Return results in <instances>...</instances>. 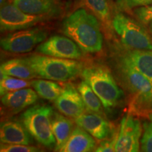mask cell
<instances>
[{
  "instance_id": "obj_1",
  "label": "cell",
  "mask_w": 152,
  "mask_h": 152,
  "mask_svg": "<svg viewBox=\"0 0 152 152\" xmlns=\"http://www.w3.org/2000/svg\"><path fill=\"white\" fill-rule=\"evenodd\" d=\"M63 33L85 53L99 52L103 47V35L98 18L85 9L74 11L64 20Z\"/></svg>"
},
{
  "instance_id": "obj_2",
  "label": "cell",
  "mask_w": 152,
  "mask_h": 152,
  "mask_svg": "<svg viewBox=\"0 0 152 152\" xmlns=\"http://www.w3.org/2000/svg\"><path fill=\"white\" fill-rule=\"evenodd\" d=\"M117 69L125 88L132 96L133 111L152 117V84L149 80L118 58Z\"/></svg>"
},
{
  "instance_id": "obj_3",
  "label": "cell",
  "mask_w": 152,
  "mask_h": 152,
  "mask_svg": "<svg viewBox=\"0 0 152 152\" xmlns=\"http://www.w3.org/2000/svg\"><path fill=\"white\" fill-rule=\"evenodd\" d=\"M38 77L66 82L74 78L83 71V64L73 59L46 55H33L24 58Z\"/></svg>"
},
{
  "instance_id": "obj_4",
  "label": "cell",
  "mask_w": 152,
  "mask_h": 152,
  "mask_svg": "<svg viewBox=\"0 0 152 152\" xmlns=\"http://www.w3.org/2000/svg\"><path fill=\"white\" fill-rule=\"evenodd\" d=\"M54 113L52 106L37 104L26 109L20 117V121L32 137L47 148H53L56 146V139L52 127Z\"/></svg>"
},
{
  "instance_id": "obj_5",
  "label": "cell",
  "mask_w": 152,
  "mask_h": 152,
  "mask_svg": "<svg viewBox=\"0 0 152 152\" xmlns=\"http://www.w3.org/2000/svg\"><path fill=\"white\" fill-rule=\"evenodd\" d=\"M82 76L92 87L106 109L115 107L123 96L109 69L103 66H92L83 68Z\"/></svg>"
},
{
  "instance_id": "obj_6",
  "label": "cell",
  "mask_w": 152,
  "mask_h": 152,
  "mask_svg": "<svg viewBox=\"0 0 152 152\" xmlns=\"http://www.w3.org/2000/svg\"><path fill=\"white\" fill-rule=\"evenodd\" d=\"M112 27L127 49L152 50V35L139 20L118 13L112 18Z\"/></svg>"
},
{
  "instance_id": "obj_7",
  "label": "cell",
  "mask_w": 152,
  "mask_h": 152,
  "mask_svg": "<svg viewBox=\"0 0 152 152\" xmlns=\"http://www.w3.org/2000/svg\"><path fill=\"white\" fill-rule=\"evenodd\" d=\"M47 32L41 28L17 30L1 39L3 50L11 53H27L46 40Z\"/></svg>"
},
{
  "instance_id": "obj_8",
  "label": "cell",
  "mask_w": 152,
  "mask_h": 152,
  "mask_svg": "<svg viewBox=\"0 0 152 152\" xmlns=\"http://www.w3.org/2000/svg\"><path fill=\"white\" fill-rule=\"evenodd\" d=\"M49 18L47 16L26 14L14 4H4L0 11V28L1 32L17 31L33 27Z\"/></svg>"
},
{
  "instance_id": "obj_9",
  "label": "cell",
  "mask_w": 152,
  "mask_h": 152,
  "mask_svg": "<svg viewBox=\"0 0 152 152\" xmlns=\"http://www.w3.org/2000/svg\"><path fill=\"white\" fill-rule=\"evenodd\" d=\"M36 52L46 56L73 60L80 58L83 52L73 39L61 35L48 38L38 45Z\"/></svg>"
},
{
  "instance_id": "obj_10",
  "label": "cell",
  "mask_w": 152,
  "mask_h": 152,
  "mask_svg": "<svg viewBox=\"0 0 152 152\" xmlns=\"http://www.w3.org/2000/svg\"><path fill=\"white\" fill-rule=\"evenodd\" d=\"M142 126L137 118L128 114L121 120L118 140L117 152H137L140 151Z\"/></svg>"
},
{
  "instance_id": "obj_11",
  "label": "cell",
  "mask_w": 152,
  "mask_h": 152,
  "mask_svg": "<svg viewBox=\"0 0 152 152\" xmlns=\"http://www.w3.org/2000/svg\"><path fill=\"white\" fill-rule=\"evenodd\" d=\"M55 106L67 117H78L86 110L85 103L79 91L71 84H66L58 98L54 101Z\"/></svg>"
},
{
  "instance_id": "obj_12",
  "label": "cell",
  "mask_w": 152,
  "mask_h": 152,
  "mask_svg": "<svg viewBox=\"0 0 152 152\" xmlns=\"http://www.w3.org/2000/svg\"><path fill=\"white\" fill-rule=\"evenodd\" d=\"M75 122L77 126L84 129L93 137L99 140H104L107 138L112 130L109 121L99 113L94 112L83 113L75 118Z\"/></svg>"
},
{
  "instance_id": "obj_13",
  "label": "cell",
  "mask_w": 152,
  "mask_h": 152,
  "mask_svg": "<svg viewBox=\"0 0 152 152\" xmlns=\"http://www.w3.org/2000/svg\"><path fill=\"white\" fill-rule=\"evenodd\" d=\"M117 58L141 73L152 84V50L128 49L120 53Z\"/></svg>"
},
{
  "instance_id": "obj_14",
  "label": "cell",
  "mask_w": 152,
  "mask_h": 152,
  "mask_svg": "<svg viewBox=\"0 0 152 152\" xmlns=\"http://www.w3.org/2000/svg\"><path fill=\"white\" fill-rule=\"evenodd\" d=\"M37 99V93L35 90L27 87L7 93L1 97L4 107L13 114L33 105Z\"/></svg>"
},
{
  "instance_id": "obj_15",
  "label": "cell",
  "mask_w": 152,
  "mask_h": 152,
  "mask_svg": "<svg viewBox=\"0 0 152 152\" xmlns=\"http://www.w3.org/2000/svg\"><path fill=\"white\" fill-rule=\"evenodd\" d=\"M31 135L26 127L20 122L6 121L1 123L0 141L3 144H30Z\"/></svg>"
},
{
  "instance_id": "obj_16",
  "label": "cell",
  "mask_w": 152,
  "mask_h": 152,
  "mask_svg": "<svg viewBox=\"0 0 152 152\" xmlns=\"http://www.w3.org/2000/svg\"><path fill=\"white\" fill-rule=\"evenodd\" d=\"M13 4L26 14L49 18L59 14V7L54 0H13Z\"/></svg>"
},
{
  "instance_id": "obj_17",
  "label": "cell",
  "mask_w": 152,
  "mask_h": 152,
  "mask_svg": "<svg viewBox=\"0 0 152 152\" xmlns=\"http://www.w3.org/2000/svg\"><path fill=\"white\" fill-rule=\"evenodd\" d=\"M96 141L93 137L80 127H75L71 137L63 146L61 152H90L95 151Z\"/></svg>"
},
{
  "instance_id": "obj_18",
  "label": "cell",
  "mask_w": 152,
  "mask_h": 152,
  "mask_svg": "<svg viewBox=\"0 0 152 152\" xmlns=\"http://www.w3.org/2000/svg\"><path fill=\"white\" fill-rule=\"evenodd\" d=\"M52 127L56 139L55 151H59L71 137L75 127L71 119L55 112L52 118Z\"/></svg>"
},
{
  "instance_id": "obj_19",
  "label": "cell",
  "mask_w": 152,
  "mask_h": 152,
  "mask_svg": "<svg viewBox=\"0 0 152 152\" xmlns=\"http://www.w3.org/2000/svg\"><path fill=\"white\" fill-rule=\"evenodd\" d=\"M0 70L1 74L28 80L37 77L24 58L7 61L1 64Z\"/></svg>"
},
{
  "instance_id": "obj_20",
  "label": "cell",
  "mask_w": 152,
  "mask_h": 152,
  "mask_svg": "<svg viewBox=\"0 0 152 152\" xmlns=\"http://www.w3.org/2000/svg\"><path fill=\"white\" fill-rule=\"evenodd\" d=\"M31 87L40 97L50 102L56 100L63 91V88L58 83L43 78L31 80Z\"/></svg>"
},
{
  "instance_id": "obj_21",
  "label": "cell",
  "mask_w": 152,
  "mask_h": 152,
  "mask_svg": "<svg viewBox=\"0 0 152 152\" xmlns=\"http://www.w3.org/2000/svg\"><path fill=\"white\" fill-rule=\"evenodd\" d=\"M77 90L81 94L87 111L102 113V103L92 87L85 80L81 81L77 85Z\"/></svg>"
},
{
  "instance_id": "obj_22",
  "label": "cell",
  "mask_w": 152,
  "mask_h": 152,
  "mask_svg": "<svg viewBox=\"0 0 152 152\" xmlns=\"http://www.w3.org/2000/svg\"><path fill=\"white\" fill-rule=\"evenodd\" d=\"M85 2L93 14L106 28H109L111 25L112 26L110 7L107 0H85Z\"/></svg>"
},
{
  "instance_id": "obj_23",
  "label": "cell",
  "mask_w": 152,
  "mask_h": 152,
  "mask_svg": "<svg viewBox=\"0 0 152 152\" xmlns=\"http://www.w3.org/2000/svg\"><path fill=\"white\" fill-rule=\"evenodd\" d=\"M29 87H31V80L18 78L1 73V80H0L1 96L7 93Z\"/></svg>"
},
{
  "instance_id": "obj_24",
  "label": "cell",
  "mask_w": 152,
  "mask_h": 152,
  "mask_svg": "<svg viewBox=\"0 0 152 152\" xmlns=\"http://www.w3.org/2000/svg\"><path fill=\"white\" fill-rule=\"evenodd\" d=\"M143 133L140 140L142 151L152 152V117L144 121L142 125Z\"/></svg>"
},
{
  "instance_id": "obj_25",
  "label": "cell",
  "mask_w": 152,
  "mask_h": 152,
  "mask_svg": "<svg viewBox=\"0 0 152 152\" xmlns=\"http://www.w3.org/2000/svg\"><path fill=\"white\" fill-rule=\"evenodd\" d=\"M133 13L142 23L147 25L152 21V4L134 9Z\"/></svg>"
},
{
  "instance_id": "obj_26",
  "label": "cell",
  "mask_w": 152,
  "mask_h": 152,
  "mask_svg": "<svg viewBox=\"0 0 152 152\" xmlns=\"http://www.w3.org/2000/svg\"><path fill=\"white\" fill-rule=\"evenodd\" d=\"M1 152H36L39 151L37 147L29 144H10L1 143Z\"/></svg>"
},
{
  "instance_id": "obj_27",
  "label": "cell",
  "mask_w": 152,
  "mask_h": 152,
  "mask_svg": "<svg viewBox=\"0 0 152 152\" xmlns=\"http://www.w3.org/2000/svg\"><path fill=\"white\" fill-rule=\"evenodd\" d=\"M118 7L123 11H129L137 7L151 4L152 0H115Z\"/></svg>"
},
{
  "instance_id": "obj_28",
  "label": "cell",
  "mask_w": 152,
  "mask_h": 152,
  "mask_svg": "<svg viewBox=\"0 0 152 152\" xmlns=\"http://www.w3.org/2000/svg\"><path fill=\"white\" fill-rule=\"evenodd\" d=\"M118 133L114 132L112 134L111 140H106L101 142L99 145L96 148L94 151L96 152H112L115 151V144H116Z\"/></svg>"
},
{
  "instance_id": "obj_29",
  "label": "cell",
  "mask_w": 152,
  "mask_h": 152,
  "mask_svg": "<svg viewBox=\"0 0 152 152\" xmlns=\"http://www.w3.org/2000/svg\"><path fill=\"white\" fill-rule=\"evenodd\" d=\"M149 28H150V32H151V34L152 35V21L149 23Z\"/></svg>"
}]
</instances>
